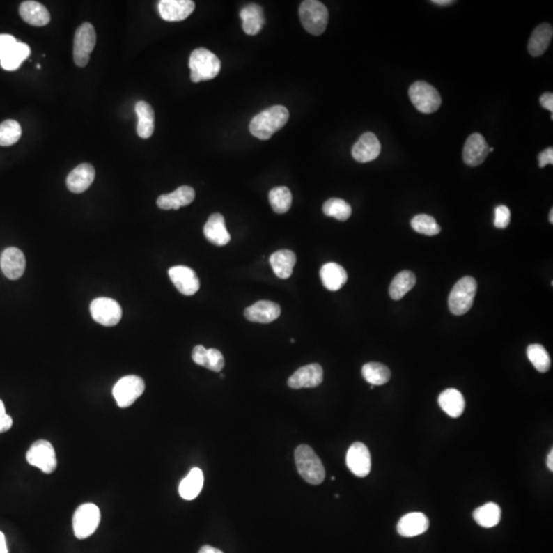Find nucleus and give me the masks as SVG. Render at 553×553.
<instances>
[{"instance_id": "nucleus-1", "label": "nucleus", "mask_w": 553, "mask_h": 553, "mask_svg": "<svg viewBox=\"0 0 553 553\" xmlns=\"http://www.w3.org/2000/svg\"><path fill=\"white\" fill-rule=\"evenodd\" d=\"M289 119V111L286 107L276 104L256 115L250 122L249 130L256 138L267 141L275 132L284 127Z\"/></svg>"}, {"instance_id": "nucleus-2", "label": "nucleus", "mask_w": 553, "mask_h": 553, "mask_svg": "<svg viewBox=\"0 0 553 553\" xmlns=\"http://www.w3.org/2000/svg\"><path fill=\"white\" fill-rule=\"evenodd\" d=\"M294 457H295L298 474L304 481L311 485H320L324 482L326 476L325 468L321 459L310 446H298L294 453Z\"/></svg>"}, {"instance_id": "nucleus-3", "label": "nucleus", "mask_w": 553, "mask_h": 553, "mask_svg": "<svg viewBox=\"0 0 553 553\" xmlns=\"http://www.w3.org/2000/svg\"><path fill=\"white\" fill-rule=\"evenodd\" d=\"M189 67L191 70V80L195 84L208 81L219 75L221 64L219 59L213 52L199 47L192 52Z\"/></svg>"}, {"instance_id": "nucleus-4", "label": "nucleus", "mask_w": 553, "mask_h": 553, "mask_svg": "<svg viewBox=\"0 0 553 553\" xmlns=\"http://www.w3.org/2000/svg\"><path fill=\"white\" fill-rule=\"evenodd\" d=\"M299 17L304 29L311 35L319 36L327 28V8L318 0H306L302 2L299 6Z\"/></svg>"}, {"instance_id": "nucleus-5", "label": "nucleus", "mask_w": 553, "mask_h": 553, "mask_svg": "<svg viewBox=\"0 0 553 553\" xmlns=\"http://www.w3.org/2000/svg\"><path fill=\"white\" fill-rule=\"evenodd\" d=\"M476 281L472 276L460 279L451 290L449 310L453 315L462 316L469 311L476 297Z\"/></svg>"}, {"instance_id": "nucleus-6", "label": "nucleus", "mask_w": 553, "mask_h": 553, "mask_svg": "<svg viewBox=\"0 0 553 553\" xmlns=\"http://www.w3.org/2000/svg\"><path fill=\"white\" fill-rule=\"evenodd\" d=\"M101 522V511L97 505L86 503L77 507L73 515L74 535L84 540L93 534Z\"/></svg>"}, {"instance_id": "nucleus-7", "label": "nucleus", "mask_w": 553, "mask_h": 553, "mask_svg": "<svg viewBox=\"0 0 553 553\" xmlns=\"http://www.w3.org/2000/svg\"><path fill=\"white\" fill-rule=\"evenodd\" d=\"M409 98L419 112L432 114L439 110L442 98L435 87L426 81H417L409 88Z\"/></svg>"}, {"instance_id": "nucleus-8", "label": "nucleus", "mask_w": 553, "mask_h": 553, "mask_svg": "<svg viewBox=\"0 0 553 553\" xmlns=\"http://www.w3.org/2000/svg\"><path fill=\"white\" fill-rule=\"evenodd\" d=\"M97 34L91 23H84L75 32L74 36L73 59L78 67H86L88 64L91 52L95 49Z\"/></svg>"}, {"instance_id": "nucleus-9", "label": "nucleus", "mask_w": 553, "mask_h": 553, "mask_svg": "<svg viewBox=\"0 0 553 553\" xmlns=\"http://www.w3.org/2000/svg\"><path fill=\"white\" fill-rule=\"evenodd\" d=\"M145 387V381L139 376H124L115 384L113 396L120 408H127L143 395Z\"/></svg>"}, {"instance_id": "nucleus-10", "label": "nucleus", "mask_w": 553, "mask_h": 553, "mask_svg": "<svg viewBox=\"0 0 553 553\" xmlns=\"http://www.w3.org/2000/svg\"><path fill=\"white\" fill-rule=\"evenodd\" d=\"M26 459L28 463L47 474L54 472L58 465L56 451L52 444L45 439H39L33 443L28 450Z\"/></svg>"}, {"instance_id": "nucleus-11", "label": "nucleus", "mask_w": 553, "mask_h": 553, "mask_svg": "<svg viewBox=\"0 0 553 553\" xmlns=\"http://www.w3.org/2000/svg\"><path fill=\"white\" fill-rule=\"evenodd\" d=\"M91 313L97 323L111 327L120 322L122 309L120 304L112 298L99 297L91 302Z\"/></svg>"}, {"instance_id": "nucleus-12", "label": "nucleus", "mask_w": 553, "mask_h": 553, "mask_svg": "<svg viewBox=\"0 0 553 553\" xmlns=\"http://www.w3.org/2000/svg\"><path fill=\"white\" fill-rule=\"evenodd\" d=\"M346 465L352 474L365 478L371 472V455L367 446L361 442L352 444L346 453Z\"/></svg>"}, {"instance_id": "nucleus-13", "label": "nucleus", "mask_w": 553, "mask_h": 553, "mask_svg": "<svg viewBox=\"0 0 553 553\" xmlns=\"http://www.w3.org/2000/svg\"><path fill=\"white\" fill-rule=\"evenodd\" d=\"M169 275L176 288L184 295H194L199 290V278L191 267L186 265H176L169 269Z\"/></svg>"}, {"instance_id": "nucleus-14", "label": "nucleus", "mask_w": 553, "mask_h": 553, "mask_svg": "<svg viewBox=\"0 0 553 553\" xmlns=\"http://www.w3.org/2000/svg\"><path fill=\"white\" fill-rule=\"evenodd\" d=\"M323 381V369L319 364H310L299 368L288 380L289 387L294 389L317 387Z\"/></svg>"}, {"instance_id": "nucleus-15", "label": "nucleus", "mask_w": 553, "mask_h": 553, "mask_svg": "<svg viewBox=\"0 0 553 553\" xmlns=\"http://www.w3.org/2000/svg\"><path fill=\"white\" fill-rule=\"evenodd\" d=\"M158 10L164 21H184L195 10V2L192 0H161Z\"/></svg>"}, {"instance_id": "nucleus-16", "label": "nucleus", "mask_w": 553, "mask_h": 553, "mask_svg": "<svg viewBox=\"0 0 553 553\" xmlns=\"http://www.w3.org/2000/svg\"><path fill=\"white\" fill-rule=\"evenodd\" d=\"M380 152L381 145L377 137L373 132H365L352 147V155L357 162L367 163L375 160Z\"/></svg>"}, {"instance_id": "nucleus-17", "label": "nucleus", "mask_w": 553, "mask_h": 553, "mask_svg": "<svg viewBox=\"0 0 553 553\" xmlns=\"http://www.w3.org/2000/svg\"><path fill=\"white\" fill-rule=\"evenodd\" d=\"M2 273L10 280H17L23 276L26 269V258L23 251L16 247L6 248L0 258Z\"/></svg>"}, {"instance_id": "nucleus-18", "label": "nucleus", "mask_w": 553, "mask_h": 553, "mask_svg": "<svg viewBox=\"0 0 553 553\" xmlns=\"http://www.w3.org/2000/svg\"><path fill=\"white\" fill-rule=\"evenodd\" d=\"M489 154V147L484 137L480 134H472L468 137L463 149V161L468 166L482 164Z\"/></svg>"}, {"instance_id": "nucleus-19", "label": "nucleus", "mask_w": 553, "mask_h": 553, "mask_svg": "<svg viewBox=\"0 0 553 553\" xmlns=\"http://www.w3.org/2000/svg\"><path fill=\"white\" fill-rule=\"evenodd\" d=\"M281 308L276 302L260 300L244 311L246 319L254 323L269 324L278 319Z\"/></svg>"}, {"instance_id": "nucleus-20", "label": "nucleus", "mask_w": 553, "mask_h": 553, "mask_svg": "<svg viewBox=\"0 0 553 553\" xmlns=\"http://www.w3.org/2000/svg\"><path fill=\"white\" fill-rule=\"evenodd\" d=\"M95 171L89 163H82L73 169L67 178V187L72 193L81 194L93 184Z\"/></svg>"}, {"instance_id": "nucleus-21", "label": "nucleus", "mask_w": 553, "mask_h": 553, "mask_svg": "<svg viewBox=\"0 0 553 553\" xmlns=\"http://www.w3.org/2000/svg\"><path fill=\"white\" fill-rule=\"evenodd\" d=\"M430 520L421 513H411L398 520L397 531L400 536L411 538L419 536L428 530Z\"/></svg>"}, {"instance_id": "nucleus-22", "label": "nucleus", "mask_w": 553, "mask_h": 553, "mask_svg": "<svg viewBox=\"0 0 553 553\" xmlns=\"http://www.w3.org/2000/svg\"><path fill=\"white\" fill-rule=\"evenodd\" d=\"M195 190L189 186H182L171 194L161 195L157 200V205L163 210H178L182 206L190 205L195 199Z\"/></svg>"}, {"instance_id": "nucleus-23", "label": "nucleus", "mask_w": 553, "mask_h": 553, "mask_svg": "<svg viewBox=\"0 0 553 553\" xmlns=\"http://www.w3.org/2000/svg\"><path fill=\"white\" fill-rule=\"evenodd\" d=\"M204 236L209 242L217 246H225L230 242L231 236L226 230L225 217L221 213H213L209 217L203 228Z\"/></svg>"}, {"instance_id": "nucleus-24", "label": "nucleus", "mask_w": 553, "mask_h": 553, "mask_svg": "<svg viewBox=\"0 0 553 553\" xmlns=\"http://www.w3.org/2000/svg\"><path fill=\"white\" fill-rule=\"evenodd\" d=\"M20 16L29 25L42 27L47 26L51 21V14L43 4L37 1H24L20 6Z\"/></svg>"}, {"instance_id": "nucleus-25", "label": "nucleus", "mask_w": 553, "mask_h": 553, "mask_svg": "<svg viewBox=\"0 0 553 553\" xmlns=\"http://www.w3.org/2000/svg\"><path fill=\"white\" fill-rule=\"evenodd\" d=\"M322 283L330 291H338L345 286L348 281V274L338 263H328L320 271Z\"/></svg>"}, {"instance_id": "nucleus-26", "label": "nucleus", "mask_w": 553, "mask_h": 553, "mask_svg": "<svg viewBox=\"0 0 553 553\" xmlns=\"http://www.w3.org/2000/svg\"><path fill=\"white\" fill-rule=\"evenodd\" d=\"M240 17L243 22V31L247 35L260 33L265 23L263 10L258 4H248L242 8Z\"/></svg>"}, {"instance_id": "nucleus-27", "label": "nucleus", "mask_w": 553, "mask_h": 553, "mask_svg": "<svg viewBox=\"0 0 553 553\" xmlns=\"http://www.w3.org/2000/svg\"><path fill=\"white\" fill-rule=\"evenodd\" d=\"M437 400L442 410L450 417L458 418L465 412V400L462 394L457 389H446L441 393Z\"/></svg>"}, {"instance_id": "nucleus-28", "label": "nucleus", "mask_w": 553, "mask_h": 553, "mask_svg": "<svg viewBox=\"0 0 553 553\" xmlns=\"http://www.w3.org/2000/svg\"><path fill=\"white\" fill-rule=\"evenodd\" d=\"M136 113L139 119L137 132L139 138H151L155 130V113L153 108L147 102L141 101L136 104Z\"/></svg>"}, {"instance_id": "nucleus-29", "label": "nucleus", "mask_w": 553, "mask_h": 553, "mask_svg": "<svg viewBox=\"0 0 553 553\" xmlns=\"http://www.w3.org/2000/svg\"><path fill=\"white\" fill-rule=\"evenodd\" d=\"M270 263L278 278L288 279L293 275V267L296 263V256L291 250H278L272 254L270 258Z\"/></svg>"}, {"instance_id": "nucleus-30", "label": "nucleus", "mask_w": 553, "mask_h": 553, "mask_svg": "<svg viewBox=\"0 0 553 553\" xmlns=\"http://www.w3.org/2000/svg\"><path fill=\"white\" fill-rule=\"evenodd\" d=\"M553 36L552 26L550 24H541L533 31L528 49L531 56H540L547 51Z\"/></svg>"}, {"instance_id": "nucleus-31", "label": "nucleus", "mask_w": 553, "mask_h": 553, "mask_svg": "<svg viewBox=\"0 0 553 553\" xmlns=\"http://www.w3.org/2000/svg\"><path fill=\"white\" fill-rule=\"evenodd\" d=\"M204 485L203 472L200 468H192L188 476L180 482L178 487L180 497L185 500H194L198 497Z\"/></svg>"}, {"instance_id": "nucleus-32", "label": "nucleus", "mask_w": 553, "mask_h": 553, "mask_svg": "<svg viewBox=\"0 0 553 553\" xmlns=\"http://www.w3.org/2000/svg\"><path fill=\"white\" fill-rule=\"evenodd\" d=\"M474 519L483 528H493L501 520V508L496 503H485L474 511Z\"/></svg>"}, {"instance_id": "nucleus-33", "label": "nucleus", "mask_w": 553, "mask_h": 553, "mask_svg": "<svg viewBox=\"0 0 553 553\" xmlns=\"http://www.w3.org/2000/svg\"><path fill=\"white\" fill-rule=\"evenodd\" d=\"M416 284V276L412 272L403 271L391 281L389 295L394 300H400L406 295Z\"/></svg>"}, {"instance_id": "nucleus-34", "label": "nucleus", "mask_w": 553, "mask_h": 553, "mask_svg": "<svg viewBox=\"0 0 553 553\" xmlns=\"http://www.w3.org/2000/svg\"><path fill=\"white\" fill-rule=\"evenodd\" d=\"M31 54L29 45L23 42H17L14 49L0 60V66L6 71H16L20 68L24 61Z\"/></svg>"}, {"instance_id": "nucleus-35", "label": "nucleus", "mask_w": 553, "mask_h": 553, "mask_svg": "<svg viewBox=\"0 0 553 553\" xmlns=\"http://www.w3.org/2000/svg\"><path fill=\"white\" fill-rule=\"evenodd\" d=\"M362 375L364 380L370 384L383 385L391 380V370L380 363H368L363 366Z\"/></svg>"}, {"instance_id": "nucleus-36", "label": "nucleus", "mask_w": 553, "mask_h": 553, "mask_svg": "<svg viewBox=\"0 0 553 553\" xmlns=\"http://www.w3.org/2000/svg\"><path fill=\"white\" fill-rule=\"evenodd\" d=\"M269 200L273 210L279 215H283L291 208L293 194L287 187H276L270 192Z\"/></svg>"}, {"instance_id": "nucleus-37", "label": "nucleus", "mask_w": 553, "mask_h": 553, "mask_svg": "<svg viewBox=\"0 0 553 553\" xmlns=\"http://www.w3.org/2000/svg\"><path fill=\"white\" fill-rule=\"evenodd\" d=\"M527 356H528L529 361L536 368L537 371L545 373L550 369L552 360L543 345H537V343L529 345L527 348Z\"/></svg>"}, {"instance_id": "nucleus-38", "label": "nucleus", "mask_w": 553, "mask_h": 553, "mask_svg": "<svg viewBox=\"0 0 553 553\" xmlns=\"http://www.w3.org/2000/svg\"><path fill=\"white\" fill-rule=\"evenodd\" d=\"M323 212L327 217H334L337 221H345L352 215V208L345 200L332 198L324 203Z\"/></svg>"}, {"instance_id": "nucleus-39", "label": "nucleus", "mask_w": 553, "mask_h": 553, "mask_svg": "<svg viewBox=\"0 0 553 553\" xmlns=\"http://www.w3.org/2000/svg\"><path fill=\"white\" fill-rule=\"evenodd\" d=\"M22 136V127L19 122L8 119L0 124V146L10 147L15 145Z\"/></svg>"}, {"instance_id": "nucleus-40", "label": "nucleus", "mask_w": 553, "mask_h": 553, "mask_svg": "<svg viewBox=\"0 0 553 553\" xmlns=\"http://www.w3.org/2000/svg\"><path fill=\"white\" fill-rule=\"evenodd\" d=\"M411 226L415 232L426 236H435L441 232V226L437 225L435 219L428 215H418L411 221Z\"/></svg>"}, {"instance_id": "nucleus-41", "label": "nucleus", "mask_w": 553, "mask_h": 553, "mask_svg": "<svg viewBox=\"0 0 553 553\" xmlns=\"http://www.w3.org/2000/svg\"><path fill=\"white\" fill-rule=\"evenodd\" d=\"M224 366H225V359L223 354L217 348H209L206 368L211 371L221 372Z\"/></svg>"}, {"instance_id": "nucleus-42", "label": "nucleus", "mask_w": 553, "mask_h": 553, "mask_svg": "<svg viewBox=\"0 0 553 553\" xmlns=\"http://www.w3.org/2000/svg\"><path fill=\"white\" fill-rule=\"evenodd\" d=\"M511 224V210L505 205H500L495 209L494 226L497 228H505Z\"/></svg>"}, {"instance_id": "nucleus-43", "label": "nucleus", "mask_w": 553, "mask_h": 553, "mask_svg": "<svg viewBox=\"0 0 553 553\" xmlns=\"http://www.w3.org/2000/svg\"><path fill=\"white\" fill-rule=\"evenodd\" d=\"M17 43V39L12 35L0 34V60L10 54Z\"/></svg>"}, {"instance_id": "nucleus-44", "label": "nucleus", "mask_w": 553, "mask_h": 553, "mask_svg": "<svg viewBox=\"0 0 553 553\" xmlns=\"http://www.w3.org/2000/svg\"><path fill=\"white\" fill-rule=\"evenodd\" d=\"M208 348H204L203 345L195 346L193 350V354H192L194 362L197 364V365L206 368V365H208Z\"/></svg>"}, {"instance_id": "nucleus-45", "label": "nucleus", "mask_w": 553, "mask_h": 553, "mask_svg": "<svg viewBox=\"0 0 553 553\" xmlns=\"http://www.w3.org/2000/svg\"><path fill=\"white\" fill-rule=\"evenodd\" d=\"M13 418L6 414V406L0 400V433L8 432L12 428Z\"/></svg>"}, {"instance_id": "nucleus-46", "label": "nucleus", "mask_w": 553, "mask_h": 553, "mask_svg": "<svg viewBox=\"0 0 553 553\" xmlns=\"http://www.w3.org/2000/svg\"><path fill=\"white\" fill-rule=\"evenodd\" d=\"M538 161H539V166L541 169L545 167L546 165L553 164V149L552 147L547 148V149L544 150L542 151L541 153L538 155Z\"/></svg>"}, {"instance_id": "nucleus-47", "label": "nucleus", "mask_w": 553, "mask_h": 553, "mask_svg": "<svg viewBox=\"0 0 553 553\" xmlns=\"http://www.w3.org/2000/svg\"><path fill=\"white\" fill-rule=\"evenodd\" d=\"M540 104L546 110L552 113L553 111V95L552 93H545L540 97Z\"/></svg>"}, {"instance_id": "nucleus-48", "label": "nucleus", "mask_w": 553, "mask_h": 553, "mask_svg": "<svg viewBox=\"0 0 553 553\" xmlns=\"http://www.w3.org/2000/svg\"><path fill=\"white\" fill-rule=\"evenodd\" d=\"M8 546H6V536L3 533L0 532V553H8Z\"/></svg>"}, {"instance_id": "nucleus-49", "label": "nucleus", "mask_w": 553, "mask_h": 553, "mask_svg": "<svg viewBox=\"0 0 553 553\" xmlns=\"http://www.w3.org/2000/svg\"><path fill=\"white\" fill-rule=\"evenodd\" d=\"M199 553H224L221 550H217V548L212 547V546L205 545L203 547H201V550H199Z\"/></svg>"}, {"instance_id": "nucleus-50", "label": "nucleus", "mask_w": 553, "mask_h": 553, "mask_svg": "<svg viewBox=\"0 0 553 553\" xmlns=\"http://www.w3.org/2000/svg\"><path fill=\"white\" fill-rule=\"evenodd\" d=\"M433 3L437 4V6H450V4L454 3V1L452 0H433Z\"/></svg>"}, {"instance_id": "nucleus-51", "label": "nucleus", "mask_w": 553, "mask_h": 553, "mask_svg": "<svg viewBox=\"0 0 553 553\" xmlns=\"http://www.w3.org/2000/svg\"><path fill=\"white\" fill-rule=\"evenodd\" d=\"M547 467L550 472H553V450L550 451L547 457Z\"/></svg>"}, {"instance_id": "nucleus-52", "label": "nucleus", "mask_w": 553, "mask_h": 553, "mask_svg": "<svg viewBox=\"0 0 553 553\" xmlns=\"http://www.w3.org/2000/svg\"><path fill=\"white\" fill-rule=\"evenodd\" d=\"M550 224H553V209H552V210H550Z\"/></svg>"}, {"instance_id": "nucleus-53", "label": "nucleus", "mask_w": 553, "mask_h": 553, "mask_svg": "<svg viewBox=\"0 0 553 553\" xmlns=\"http://www.w3.org/2000/svg\"><path fill=\"white\" fill-rule=\"evenodd\" d=\"M290 343H295V341H294V339H291Z\"/></svg>"}]
</instances>
